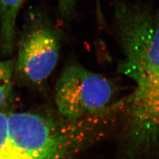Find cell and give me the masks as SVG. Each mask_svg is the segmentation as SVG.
<instances>
[{"label": "cell", "mask_w": 159, "mask_h": 159, "mask_svg": "<svg viewBox=\"0 0 159 159\" xmlns=\"http://www.w3.org/2000/svg\"><path fill=\"white\" fill-rule=\"evenodd\" d=\"M13 72L12 60H0V110L8 107L13 101Z\"/></svg>", "instance_id": "7"}, {"label": "cell", "mask_w": 159, "mask_h": 159, "mask_svg": "<svg viewBox=\"0 0 159 159\" xmlns=\"http://www.w3.org/2000/svg\"><path fill=\"white\" fill-rule=\"evenodd\" d=\"M75 0H58L59 11L63 17H67L74 10Z\"/></svg>", "instance_id": "8"}, {"label": "cell", "mask_w": 159, "mask_h": 159, "mask_svg": "<svg viewBox=\"0 0 159 159\" xmlns=\"http://www.w3.org/2000/svg\"><path fill=\"white\" fill-rule=\"evenodd\" d=\"M97 1H98V0H97Z\"/></svg>", "instance_id": "9"}, {"label": "cell", "mask_w": 159, "mask_h": 159, "mask_svg": "<svg viewBox=\"0 0 159 159\" xmlns=\"http://www.w3.org/2000/svg\"><path fill=\"white\" fill-rule=\"evenodd\" d=\"M136 84L126 100L123 159H135L159 143V71Z\"/></svg>", "instance_id": "4"}, {"label": "cell", "mask_w": 159, "mask_h": 159, "mask_svg": "<svg viewBox=\"0 0 159 159\" xmlns=\"http://www.w3.org/2000/svg\"><path fill=\"white\" fill-rule=\"evenodd\" d=\"M119 23L123 53L120 72L135 83L158 72L159 16L138 9H121Z\"/></svg>", "instance_id": "2"}, {"label": "cell", "mask_w": 159, "mask_h": 159, "mask_svg": "<svg viewBox=\"0 0 159 159\" xmlns=\"http://www.w3.org/2000/svg\"><path fill=\"white\" fill-rule=\"evenodd\" d=\"M114 94L113 84L107 78L72 63L58 79L55 103L60 116L78 121L106 111Z\"/></svg>", "instance_id": "3"}, {"label": "cell", "mask_w": 159, "mask_h": 159, "mask_svg": "<svg viewBox=\"0 0 159 159\" xmlns=\"http://www.w3.org/2000/svg\"><path fill=\"white\" fill-rule=\"evenodd\" d=\"M25 1L0 0V51L4 57L13 52L17 18Z\"/></svg>", "instance_id": "6"}, {"label": "cell", "mask_w": 159, "mask_h": 159, "mask_svg": "<svg viewBox=\"0 0 159 159\" xmlns=\"http://www.w3.org/2000/svg\"><path fill=\"white\" fill-rule=\"evenodd\" d=\"M101 120L0 111V159H71L100 133Z\"/></svg>", "instance_id": "1"}, {"label": "cell", "mask_w": 159, "mask_h": 159, "mask_svg": "<svg viewBox=\"0 0 159 159\" xmlns=\"http://www.w3.org/2000/svg\"><path fill=\"white\" fill-rule=\"evenodd\" d=\"M59 51L57 31L41 17L30 14L20 39L14 71L23 82L41 85L55 68Z\"/></svg>", "instance_id": "5"}]
</instances>
